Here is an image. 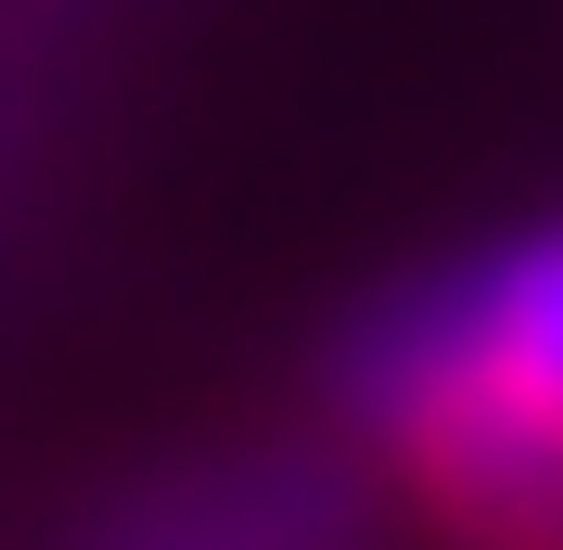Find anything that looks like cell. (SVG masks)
I'll use <instances>...</instances> for the list:
<instances>
[{"instance_id":"6da1fadb","label":"cell","mask_w":563,"mask_h":550,"mask_svg":"<svg viewBox=\"0 0 563 550\" xmlns=\"http://www.w3.org/2000/svg\"><path fill=\"white\" fill-rule=\"evenodd\" d=\"M358 410L474 550H563V231L385 308Z\"/></svg>"}]
</instances>
